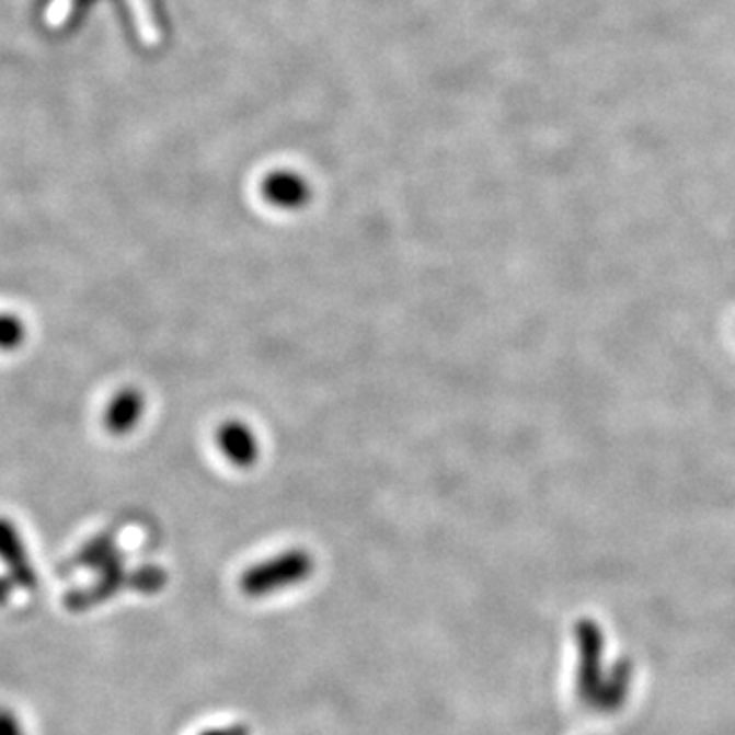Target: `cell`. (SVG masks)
Here are the masks:
<instances>
[{
  "instance_id": "cell-1",
  "label": "cell",
  "mask_w": 735,
  "mask_h": 735,
  "mask_svg": "<svg viewBox=\"0 0 735 735\" xmlns=\"http://www.w3.org/2000/svg\"><path fill=\"white\" fill-rule=\"evenodd\" d=\"M315 571V560L307 550H286L283 554L264 560L241 574L240 588L243 595L260 599L280 593L288 586L305 583Z\"/></svg>"
},
{
  "instance_id": "cell-2",
  "label": "cell",
  "mask_w": 735,
  "mask_h": 735,
  "mask_svg": "<svg viewBox=\"0 0 735 735\" xmlns=\"http://www.w3.org/2000/svg\"><path fill=\"white\" fill-rule=\"evenodd\" d=\"M574 635H576V650H578L576 692L583 705L595 709L599 701L605 676L611 666L605 661V635L593 619H583L576 625Z\"/></svg>"
},
{
  "instance_id": "cell-3",
  "label": "cell",
  "mask_w": 735,
  "mask_h": 735,
  "mask_svg": "<svg viewBox=\"0 0 735 735\" xmlns=\"http://www.w3.org/2000/svg\"><path fill=\"white\" fill-rule=\"evenodd\" d=\"M0 562L7 566L9 578H13L19 588L33 590L37 586V572L31 564L25 541L15 524L7 517H0Z\"/></svg>"
},
{
  "instance_id": "cell-4",
  "label": "cell",
  "mask_w": 735,
  "mask_h": 735,
  "mask_svg": "<svg viewBox=\"0 0 735 735\" xmlns=\"http://www.w3.org/2000/svg\"><path fill=\"white\" fill-rule=\"evenodd\" d=\"M146 413V397L139 389L125 387L113 394L103 415L105 429L111 436L123 437L131 434Z\"/></svg>"
},
{
  "instance_id": "cell-5",
  "label": "cell",
  "mask_w": 735,
  "mask_h": 735,
  "mask_svg": "<svg viewBox=\"0 0 735 735\" xmlns=\"http://www.w3.org/2000/svg\"><path fill=\"white\" fill-rule=\"evenodd\" d=\"M217 446L227 460L238 468H250L257 462L260 446L254 432L238 420L226 421L217 429Z\"/></svg>"
},
{
  "instance_id": "cell-6",
  "label": "cell",
  "mask_w": 735,
  "mask_h": 735,
  "mask_svg": "<svg viewBox=\"0 0 735 735\" xmlns=\"http://www.w3.org/2000/svg\"><path fill=\"white\" fill-rule=\"evenodd\" d=\"M633 682V666L628 658H619L609 666V673L605 676L602 689H600L599 701L595 711L600 713H616L625 705Z\"/></svg>"
},
{
  "instance_id": "cell-7",
  "label": "cell",
  "mask_w": 735,
  "mask_h": 735,
  "mask_svg": "<svg viewBox=\"0 0 735 735\" xmlns=\"http://www.w3.org/2000/svg\"><path fill=\"white\" fill-rule=\"evenodd\" d=\"M264 196L283 209H299L309 200V186L297 174L274 172L264 182Z\"/></svg>"
},
{
  "instance_id": "cell-8",
  "label": "cell",
  "mask_w": 735,
  "mask_h": 735,
  "mask_svg": "<svg viewBox=\"0 0 735 735\" xmlns=\"http://www.w3.org/2000/svg\"><path fill=\"white\" fill-rule=\"evenodd\" d=\"M82 560H84V564H89L92 569H99V572H101L106 566L120 562L123 555L117 552V545L113 543V540L96 538V540L84 548Z\"/></svg>"
},
{
  "instance_id": "cell-9",
  "label": "cell",
  "mask_w": 735,
  "mask_h": 735,
  "mask_svg": "<svg viewBox=\"0 0 735 735\" xmlns=\"http://www.w3.org/2000/svg\"><path fill=\"white\" fill-rule=\"evenodd\" d=\"M27 340V328L21 317L0 313V352H15Z\"/></svg>"
},
{
  "instance_id": "cell-10",
  "label": "cell",
  "mask_w": 735,
  "mask_h": 735,
  "mask_svg": "<svg viewBox=\"0 0 735 735\" xmlns=\"http://www.w3.org/2000/svg\"><path fill=\"white\" fill-rule=\"evenodd\" d=\"M168 574L160 566H141L131 576H127V585L131 586L137 593L143 595H156L165 586Z\"/></svg>"
},
{
  "instance_id": "cell-11",
  "label": "cell",
  "mask_w": 735,
  "mask_h": 735,
  "mask_svg": "<svg viewBox=\"0 0 735 735\" xmlns=\"http://www.w3.org/2000/svg\"><path fill=\"white\" fill-rule=\"evenodd\" d=\"M0 735H25L23 723L7 707H0Z\"/></svg>"
},
{
  "instance_id": "cell-12",
  "label": "cell",
  "mask_w": 735,
  "mask_h": 735,
  "mask_svg": "<svg viewBox=\"0 0 735 735\" xmlns=\"http://www.w3.org/2000/svg\"><path fill=\"white\" fill-rule=\"evenodd\" d=\"M200 735H252V730L243 723H233V725H223V727H213Z\"/></svg>"
},
{
  "instance_id": "cell-13",
  "label": "cell",
  "mask_w": 735,
  "mask_h": 735,
  "mask_svg": "<svg viewBox=\"0 0 735 735\" xmlns=\"http://www.w3.org/2000/svg\"><path fill=\"white\" fill-rule=\"evenodd\" d=\"M13 586H16L13 583V578H0V607L11 599V593H13Z\"/></svg>"
}]
</instances>
